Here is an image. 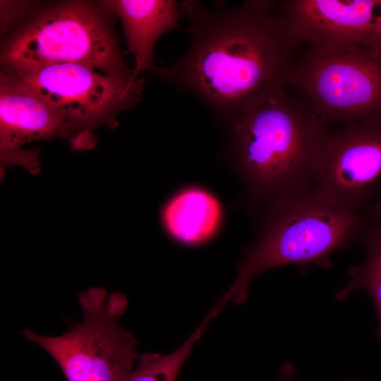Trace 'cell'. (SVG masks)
I'll list each match as a JSON object with an SVG mask.
<instances>
[{"mask_svg":"<svg viewBox=\"0 0 381 381\" xmlns=\"http://www.w3.org/2000/svg\"><path fill=\"white\" fill-rule=\"evenodd\" d=\"M188 22L185 54L147 72L201 100L222 125L286 87L300 43L275 1H246L234 8L180 3Z\"/></svg>","mask_w":381,"mask_h":381,"instance_id":"obj_1","label":"cell"},{"mask_svg":"<svg viewBox=\"0 0 381 381\" xmlns=\"http://www.w3.org/2000/svg\"><path fill=\"white\" fill-rule=\"evenodd\" d=\"M222 126L228 157L255 202L311 190L330 129L301 95L284 88Z\"/></svg>","mask_w":381,"mask_h":381,"instance_id":"obj_2","label":"cell"},{"mask_svg":"<svg viewBox=\"0 0 381 381\" xmlns=\"http://www.w3.org/2000/svg\"><path fill=\"white\" fill-rule=\"evenodd\" d=\"M373 220L368 210L337 207L312 190L268 204L256 238L244 249L237 277L220 302L243 304L250 281L274 268L295 265L304 272L311 265L331 267L332 255L358 242Z\"/></svg>","mask_w":381,"mask_h":381,"instance_id":"obj_3","label":"cell"},{"mask_svg":"<svg viewBox=\"0 0 381 381\" xmlns=\"http://www.w3.org/2000/svg\"><path fill=\"white\" fill-rule=\"evenodd\" d=\"M115 18L102 1H28L1 37V66L80 64L111 76L137 79L123 61Z\"/></svg>","mask_w":381,"mask_h":381,"instance_id":"obj_4","label":"cell"},{"mask_svg":"<svg viewBox=\"0 0 381 381\" xmlns=\"http://www.w3.org/2000/svg\"><path fill=\"white\" fill-rule=\"evenodd\" d=\"M286 85L327 125L381 119V50L353 44L307 46Z\"/></svg>","mask_w":381,"mask_h":381,"instance_id":"obj_5","label":"cell"},{"mask_svg":"<svg viewBox=\"0 0 381 381\" xmlns=\"http://www.w3.org/2000/svg\"><path fill=\"white\" fill-rule=\"evenodd\" d=\"M78 301L83 320L64 334L50 337L25 329L21 334L52 357L67 381H122L139 357L133 334L119 325L126 297L90 287Z\"/></svg>","mask_w":381,"mask_h":381,"instance_id":"obj_6","label":"cell"},{"mask_svg":"<svg viewBox=\"0 0 381 381\" xmlns=\"http://www.w3.org/2000/svg\"><path fill=\"white\" fill-rule=\"evenodd\" d=\"M0 73L42 97L68 126L77 150L93 147L95 129L118 126L117 116L138 104L145 84L143 78H117L80 64L1 66Z\"/></svg>","mask_w":381,"mask_h":381,"instance_id":"obj_7","label":"cell"},{"mask_svg":"<svg viewBox=\"0 0 381 381\" xmlns=\"http://www.w3.org/2000/svg\"><path fill=\"white\" fill-rule=\"evenodd\" d=\"M312 192L350 211H366L381 191V119L330 130L322 148Z\"/></svg>","mask_w":381,"mask_h":381,"instance_id":"obj_8","label":"cell"},{"mask_svg":"<svg viewBox=\"0 0 381 381\" xmlns=\"http://www.w3.org/2000/svg\"><path fill=\"white\" fill-rule=\"evenodd\" d=\"M279 7L300 44L381 50V0H287Z\"/></svg>","mask_w":381,"mask_h":381,"instance_id":"obj_9","label":"cell"},{"mask_svg":"<svg viewBox=\"0 0 381 381\" xmlns=\"http://www.w3.org/2000/svg\"><path fill=\"white\" fill-rule=\"evenodd\" d=\"M62 138L73 141L68 126L26 85L0 73L1 174L13 165L32 174L40 171L39 151L26 150L30 142Z\"/></svg>","mask_w":381,"mask_h":381,"instance_id":"obj_10","label":"cell"},{"mask_svg":"<svg viewBox=\"0 0 381 381\" xmlns=\"http://www.w3.org/2000/svg\"><path fill=\"white\" fill-rule=\"evenodd\" d=\"M123 25L128 53L135 58L133 77L153 68L157 40L166 32L183 28L179 23L180 3L174 0L102 1Z\"/></svg>","mask_w":381,"mask_h":381,"instance_id":"obj_11","label":"cell"},{"mask_svg":"<svg viewBox=\"0 0 381 381\" xmlns=\"http://www.w3.org/2000/svg\"><path fill=\"white\" fill-rule=\"evenodd\" d=\"M222 220L219 201L198 187L180 190L165 204L162 222L169 236L186 246H198L210 241Z\"/></svg>","mask_w":381,"mask_h":381,"instance_id":"obj_12","label":"cell"},{"mask_svg":"<svg viewBox=\"0 0 381 381\" xmlns=\"http://www.w3.org/2000/svg\"><path fill=\"white\" fill-rule=\"evenodd\" d=\"M358 242L365 250L364 261L349 267L351 279L336 292L335 298L344 301L355 291H365L375 306L377 318V338L381 341V219H374Z\"/></svg>","mask_w":381,"mask_h":381,"instance_id":"obj_13","label":"cell"},{"mask_svg":"<svg viewBox=\"0 0 381 381\" xmlns=\"http://www.w3.org/2000/svg\"><path fill=\"white\" fill-rule=\"evenodd\" d=\"M212 318V315L207 314L198 327L173 352L166 355L146 353L139 356L135 365L122 381H176L183 365Z\"/></svg>","mask_w":381,"mask_h":381,"instance_id":"obj_14","label":"cell"},{"mask_svg":"<svg viewBox=\"0 0 381 381\" xmlns=\"http://www.w3.org/2000/svg\"><path fill=\"white\" fill-rule=\"evenodd\" d=\"M294 368L289 363H286L282 367L280 376L277 381H294ZM346 381H357L356 380H346Z\"/></svg>","mask_w":381,"mask_h":381,"instance_id":"obj_15","label":"cell"},{"mask_svg":"<svg viewBox=\"0 0 381 381\" xmlns=\"http://www.w3.org/2000/svg\"><path fill=\"white\" fill-rule=\"evenodd\" d=\"M368 211L374 219H381V197L372 204Z\"/></svg>","mask_w":381,"mask_h":381,"instance_id":"obj_16","label":"cell"}]
</instances>
